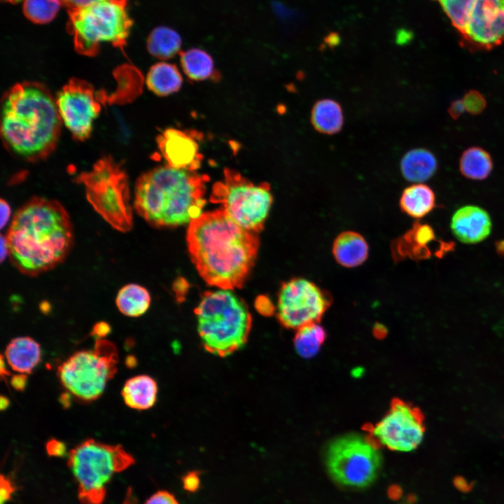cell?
I'll return each mask as SVG.
<instances>
[{
	"instance_id": "obj_37",
	"label": "cell",
	"mask_w": 504,
	"mask_h": 504,
	"mask_svg": "<svg viewBox=\"0 0 504 504\" xmlns=\"http://www.w3.org/2000/svg\"><path fill=\"white\" fill-rule=\"evenodd\" d=\"M46 449L48 454L50 456L62 457L66 454L65 444L55 438L47 442Z\"/></svg>"
},
{
	"instance_id": "obj_4",
	"label": "cell",
	"mask_w": 504,
	"mask_h": 504,
	"mask_svg": "<svg viewBox=\"0 0 504 504\" xmlns=\"http://www.w3.org/2000/svg\"><path fill=\"white\" fill-rule=\"evenodd\" d=\"M208 181L207 176L196 172L158 167L137 180L134 209L155 227L190 224L203 214Z\"/></svg>"
},
{
	"instance_id": "obj_18",
	"label": "cell",
	"mask_w": 504,
	"mask_h": 504,
	"mask_svg": "<svg viewBox=\"0 0 504 504\" xmlns=\"http://www.w3.org/2000/svg\"><path fill=\"white\" fill-rule=\"evenodd\" d=\"M435 240V232L428 224L415 223L403 236L393 244L394 258L409 257L414 260L430 256L428 244Z\"/></svg>"
},
{
	"instance_id": "obj_19",
	"label": "cell",
	"mask_w": 504,
	"mask_h": 504,
	"mask_svg": "<svg viewBox=\"0 0 504 504\" xmlns=\"http://www.w3.org/2000/svg\"><path fill=\"white\" fill-rule=\"evenodd\" d=\"M332 255L338 264L352 268L362 265L368 258V244L365 238L354 231H344L333 241Z\"/></svg>"
},
{
	"instance_id": "obj_12",
	"label": "cell",
	"mask_w": 504,
	"mask_h": 504,
	"mask_svg": "<svg viewBox=\"0 0 504 504\" xmlns=\"http://www.w3.org/2000/svg\"><path fill=\"white\" fill-rule=\"evenodd\" d=\"M370 440L377 447L410 451L421 442L425 433L424 416L412 404L393 398L385 415L377 423L364 426Z\"/></svg>"
},
{
	"instance_id": "obj_13",
	"label": "cell",
	"mask_w": 504,
	"mask_h": 504,
	"mask_svg": "<svg viewBox=\"0 0 504 504\" xmlns=\"http://www.w3.org/2000/svg\"><path fill=\"white\" fill-rule=\"evenodd\" d=\"M331 304L330 294L304 278L284 282L279 290L276 316L286 328L318 323Z\"/></svg>"
},
{
	"instance_id": "obj_40",
	"label": "cell",
	"mask_w": 504,
	"mask_h": 504,
	"mask_svg": "<svg viewBox=\"0 0 504 504\" xmlns=\"http://www.w3.org/2000/svg\"><path fill=\"white\" fill-rule=\"evenodd\" d=\"M111 332V326L106 322L100 321L94 324L91 335L97 339H102Z\"/></svg>"
},
{
	"instance_id": "obj_22",
	"label": "cell",
	"mask_w": 504,
	"mask_h": 504,
	"mask_svg": "<svg viewBox=\"0 0 504 504\" xmlns=\"http://www.w3.org/2000/svg\"><path fill=\"white\" fill-rule=\"evenodd\" d=\"M158 385L154 379L146 374L129 379L124 384L122 396L130 408L144 410L152 407L156 402Z\"/></svg>"
},
{
	"instance_id": "obj_2",
	"label": "cell",
	"mask_w": 504,
	"mask_h": 504,
	"mask_svg": "<svg viewBox=\"0 0 504 504\" xmlns=\"http://www.w3.org/2000/svg\"><path fill=\"white\" fill-rule=\"evenodd\" d=\"M5 237L11 263L22 274L36 276L65 260L74 230L61 203L35 197L18 209Z\"/></svg>"
},
{
	"instance_id": "obj_44",
	"label": "cell",
	"mask_w": 504,
	"mask_h": 504,
	"mask_svg": "<svg viewBox=\"0 0 504 504\" xmlns=\"http://www.w3.org/2000/svg\"><path fill=\"white\" fill-rule=\"evenodd\" d=\"M454 485L456 489L463 492L470 491L472 484L467 481L461 476L456 477L454 479Z\"/></svg>"
},
{
	"instance_id": "obj_47",
	"label": "cell",
	"mask_w": 504,
	"mask_h": 504,
	"mask_svg": "<svg viewBox=\"0 0 504 504\" xmlns=\"http://www.w3.org/2000/svg\"><path fill=\"white\" fill-rule=\"evenodd\" d=\"M0 246H1V262H3L4 260L8 257V248L6 239V237L4 234L1 235V241H0Z\"/></svg>"
},
{
	"instance_id": "obj_10",
	"label": "cell",
	"mask_w": 504,
	"mask_h": 504,
	"mask_svg": "<svg viewBox=\"0 0 504 504\" xmlns=\"http://www.w3.org/2000/svg\"><path fill=\"white\" fill-rule=\"evenodd\" d=\"M118 350L111 342L97 339L94 349L78 351L57 368L66 390L78 400L90 402L104 392L117 372Z\"/></svg>"
},
{
	"instance_id": "obj_32",
	"label": "cell",
	"mask_w": 504,
	"mask_h": 504,
	"mask_svg": "<svg viewBox=\"0 0 504 504\" xmlns=\"http://www.w3.org/2000/svg\"><path fill=\"white\" fill-rule=\"evenodd\" d=\"M442 7L453 27L460 34L473 0H435Z\"/></svg>"
},
{
	"instance_id": "obj_29",
	"label": "cell",
	"mask_w": 504,
	"mask_h": 504,
	"mask_svg": "<svg viewBox=\"0 0 504 504\" xmlns=\"http://www.w3.org/2000/svg\"><path fill=\"white\" fill-rule=\"evenodd\" d=\"M180 59L184 73L193 80L212 78L216 74L211 57L203 50L191 48L181 52Z\"/></svg>"
},
{
	"instance_id": "obj_15",
	"label": "cell",
	"mask_w": 504,
	"mask_h": 504,
	"mask_svg": "<svg viewBox=\"0 0 504 504\" xmlns=\"http://www.w3.org/2000/svg\"><path fill=\"white\" fill-rule=\"evenodd\" d=\"M463 43L489 50L504 42V0H473L464 27Z\"/></svg>"
},
{
	"instance_id": "obj_14",
	"label": "cell",
	"mask_w": 504,
	"mask_h": 504,
	"mask_svg": "<svg viewBox=\"0 0 504 504\" xmlns=\"http://www.w3.org/2000/svg\"><path fill=\"white\" fill-rule=\"evenodd\" d=\"M55 99L62 122L77 139H88L102 110V101L95 90L85 80L73 78Z\"/></svg>"
},
{
	"instance_id": "obj_8",
	"label": "cell",
	"mask_w": 504,
	"mask_h": 504,
	"mask_svg": "<svg viewBox=\"0 0 504 504\" xmlns=\"http://www.w3.org/2000/svg\"><path fill=\"white\" fill-rule=\"evenodd\" d=\"M85 190L88 201L113 228L129 232L133 225V211L126 173L111 158L97 161L76 178Z\"/></svg>"
},
{
	"instance_id": "obj_21",
	"label": "cell",
	"mask_w": 504,
	"mask_h": 504,
	"mask_svg": "<svg viewBox=\"0 0 504 504\" xmlns=\"http://www.w3.org/2000/svg\"><path fill=\"white\" fill-rule=\"evenodd\" d=\"M400 166L405 179L419 183L428 180L435 174L438 162L432 152L419 148L407 152L402 158Z\"/></svg>"
},
{
	"instance_id": "obj_38",
	"label": "cell",
	"mask_w": 504,
	"mask_h": 504,
	"mask_svg": "<svg viewBox=\"0 0 504 504\" xmlns=\"http://www.w3.org/2000/svg\"><path fill=\"white\" fill-rule=\"evenodd\" d=\"M465 111V109L462 99H456L451 102L448 108V113L454 120L459 118Z\"/></svg>"
},
{
	"instance_id": "obj_46",
	"label": "cell",
	"mask_w": 504,
	"mask_h": 504,
	"mask_svg": "<svg viewBox=\"0 0 504 504\" xmlns=\"http://www.w3.org/2000/svg\"><path fill=\"white\" fill-rule=\"evenodd\" d=\"M402 495L401 487L398 485H392L388 489V496L393 500L399 499Z\"/></svg>"
},
{
	"instance_id": "obj_23",
	"label": "cell",
	"mask_w": 504,
	"mask_h": 504,
	"mask_svg": "<svg viewBox=\"0 0 504 504\" xmlns=\"http://www.w3.org/2000/svg\"><path fill=\"white\" fill-rule=\"evenodd\" d=\"M399 204L404 213L414 218H421L435 207V195L427 185L414 183L404 189Z\"/></svg>"
},
{
	"instance_id": "obj_50",
	"label": "cell",
	"mask_w": 504,
	"mask_h": 504,
	"mask_svg": "<svg viewBox=\"0 0 504 504\" xmlns=\"http://www.w3.org/2000/svg\"><path fill=\"white\" fill-rule=\"evenodd\" d=\"M9 403H10V402L6 397H4V396L1 397L0 406H1V409L2 410L6 409L8 407V406L9 405Z\"/></svg>"
},
{
	"instance_id": "obj_48",
	"label": "cell",
	"mask_w": 504,
	"mask_h": 504,
	"mask_svg": "<svg viewBox=\"0 0 504 504\" xmlns=\"http://www.w3.org/2000/svg\"><path fill=\"white\" fill-rule=\"evenodd\" d=\"M375 336L382 337L386 335V328L382 325H376L373 330Z\"/></svg>"
},
{
	"instance_id": "obj_45",
	"label": "cell",
	"mask_w": 504,
	"mask_h": 504,
	"mask_svg": "<svg viewBox=\"0 0 504 504\" xmlns=\"http://www.w3.org/2000/svg\"><path fill=\"white\" fill-rule=\"evenodd\" d=\"M325 44L330 48L337 46L340 42V37L337 33L331 32L325 37Z\"/></svg>"
},
{
	"instance_id": "obj_34",
	"label": "cell",
	"mask_w": 504,
	"mask_h": 504,
	"mask_svg": "<svg viewBox=\"0 0 504 504\" xmlns=\"http://www.w3.org/2000/svg\"><path fill=\"white\" fill-rule=\"evenodd\" d=\"M17 491L16 486L10 477L4 475L0 478V504H6Z\"/></svg>"
},
{
	"instance_id": "obj_5",
	"label": "cell",
	"mask_w": 504,
	"mask_h": 504,
	"mask_svg": "<svg viewBox=\"0 0 504 504\" xmlns=\"http://www.w3.org/2000/svg\"><path fill=\"white\" fill-rule=\"evenodd\" d=\"M195 312L197 332L208 352L225 357L247 342L252 318L246 304L232 290L204 293Z\"/></svg>"
},
{
	"instance_id": "obj_41",
	"label": "cell",
	"mask_w": 504,
	"mask_h": 504,
	"mask_svg": "<svg viewBox=\"0 0 504 504\" xmlns=\"http://www.w3.org/2000/svg\"><path fill=\"white\" fill-rule=\"evenodd\" d=\"M0 211H1V229L2 230L8 223L10 214V206L7 201L1 199L0 201Z\"/></svg>"
},
{
	"instance_id": "obj_25",
	"label": "cell",
	"mask_w": 504,
	"mask_h": 504,
	"mask_svg": "<svg viewBox=\"0 0 504 504\" xmlns=\"http://www.w3.org/2000/svg\"><path fill=\"white\" fill-rule=\"evenodd\" d=\"M182 82L181 74L176 66L167 62L152 66L146 78L148 88L158 96H167L178 91Z\"/></svg>"
},
{
	"instance_id": "obj_36",
	"label": "cell",
	"mask_w": 504,
	"mask_h": 504,
	"mask_svg": "<svg viewBox=\"0 0 504 504\" xmlns=\"http://www.w3.org/2000/svg\"><path fill=\"white\" fill-rule=\"evenodd\" d=\"M182 484L183 489L190 493L197 491L200 486V477L197 471H190L183 476Z\"/></svg>"
},
{
	"instance_id": "obj_42",
	"label": "cell",
	"mask_w": 504,
	"mask_h": 504,
	"mask_svg": "<svg viewBox=\"0 0 504 504\" xmlns=\"http://www.w3.org/2000/svg\"><path fill=\"white\" fill-rule=\"evenodd\" d=\"M63 5L66 6L68 9L85 6L90 4L97 3L103 1L110 0H62Z\"/></svg>"
},
{
	"instance_id": "obj_16",
	"label": "cell",
	"mask_w": 504,
	"mask_h": 504,
	"mask_svg": "<svg viewBox=\"0 0 504 504\" xmlns=\"http://www.w3.org/2000/svg\"><path fill=\"white\" fill-rule=\"evenodd\" d=\"M196 132L168 128L157 137L158 147L167 162L173 168L196 172L202 155L200 152Z\"/></svg>"
},
{
	"instance_id": "obj_20",
	"label": "cell",
	"mask_w": 504,
	"mask_h": 504,
	"mask_svg": "<svg viewBox=\"0 0 504 504\" xmlns=\"http://www.w3.org/2000/svg\"><path fill=\"white\" fill-rule=\"evenodd\" d=\"M5 356L13 370L22 374L31 373L41 361V346L31 337H15L7 345Z\"/></svg>"
},
{
	"instance_id": "obj_31",
	"label": "cell",
	"mask_w": 504,
	"mask_h": 504,
	"mask_svg": "<svg viewBox=\"0 0 504 504\" xmlns=\"http://www.w3.org/2000/svg\"><path fill=\"white\" fill-rule=\"evenodd\" d=\"M62 5V0H24L22 10L31 22L46 24L55 18Z\"/></svg>"
},
{
	"instance_id": "obj_28",
	"label": "cell",
	"mask_w": 504,
	"mask_h": 504,
	"mask_svg": "<svg viewBox=\"0 0 504 504\" xmlns=\"http://www.w3.org/2000/svg\"><path fill=\"white\" fill-rule=\"evenodd\" d=\"M146 47L149 53L153 57L160 59H170L179 52L181 38L170 27H158L150 33Z\"/></svg>"
},
{
	"instance_id": "obj_35",
	"label": "cell",
	"mask_w": 504,
	"mask_h": 504,
	"mask_svg": "<svg viewBox=\"0 0 504 504\" xmlns=\"http://www.w3.org/2000/svg\"><path fill=\"white\" fill-rule=\"evenodd\" d=\"M144 504H179L175 496L165 490L158 491Z\"/></svg>"
},
{
	"instance_id": "obj_26",
	"label": "cell",
	"mask_w": 504,
	"mask_h": 504,
	"mask_svg": "<svg viewBox=\"0 0 504 504\" xmlns=\"http://www.w3.org/2000/svg\"><path fill=\"white\" fill-rule=\"evenodd\" d=\"M150 300V295L146 288L136 284H130L119 290L115 304L122 314L130 317H138L148 309Z\"/></svg>"
},
{
	"instance_id": "obj_3",
	"label": "cell",
	"mask_w": 504,
	"mask_h": 504,
	"mask_svg": "<svg viewBox=\"0 0 504 504\" xmlns=\"http://www.w3.org/2000/svg\"><path fill=\"white\" fill-rule=\"evenodd\" d=\"M61 123L56 99L41 84L18 83L6 94L1 136L18 155L29 160L48 155L56 146Z\"/></svg>"
},
{
	"instance_id": "obj_24",
	"label": "cell",
	"mask_w": 504,
	"mask_h": 504,
	"mask_svg": "<svg viewBox=\"0 0 504 504\" xmlns=\"http://www.w3.org/2000/svg\"><path fill=\"white\" fill-rule=\"evenodd\" d=\"M310 120L317 132L329 135L336 134L341 130L344 123L342 107L333 99H320L312 108Z\"/></svg>"
},
{
	"instance_id": "obj_33",
	"label": "cell",
	"mask_w": 504,
	"mask_h": 504,
	"mask_svg": "<svg viewBox=\"0 0 504 504\" xmlns=\"http://www.w3.org/2000/svg\"><path fill=\"white\" fill-rule=\"evenodd\" d=\"M463 102L465 111L471 115L481 113L486 106L484 97L477 90H470L463 96Z\"/></svg>"
},
{
	"instance_id": "obj_51",
	"label": "cell",
	"mask_w": 504,
	"mask_h": 504,
	"mask_svg": "<svg viewBox=\"0 0 504 504\" xmlns=\"http://www.w3.org/2000/svg\"><path fill=\"white\" fill-rule=\"evenodd\" d=\"M496 249L499 254L504 255V240L500 241L496 244Z\"/></svg>"
},
{
	"instance_id": "obj_43",
	"label": "cell",
	"mask_w": 504,
	"mask_h": 504,
	"mask_svg": "<svg viewBox=\"0 0 504 504\" xmlns=\"http://www.w3.org/2000/svg\"><path fill=\"white\" fill-rule=\"evenodd\" d=\"M12 386L18 391H23L27 385V376L26 374L20 373L13 375L11 378Z\"/></svg>"
},
{
	"instance_id": "obj_30",
	"label": "cell",
	"mask_w": 504,
	"mask_h": 504,
	"mask_svg": "<svg viewBox=\"0 0 504 504\" xmlns=\"http://www.w3.org/2000/svg\"><path fill=\"white\" fill-rule=\"evenodd\" d=\"M296 330L293 344L298 354L304 358L315 356L326 339L325 329L318 323H314Z\"/></svg>"
},
{
	"instance_id": "obj_27",
	"label": "cell",
	"mask_w": 504,
	"mask_h": 504,
	"mask_svg": "<svg viewBox=\"0 0 504 504\" xmlns=\"http://www.w3.org/2000/svg\"><path fill=\"white\" fill-rule=\"evenodd\" d=\"M493 169L490 154L479 146L465 150L459 160V170L465 178L481 181L486 178Z\"/></svg>"
},
{
	"instance_id": "obj_9",
	"label": "cell",
	"mask_w": 504,
	"mask_h": 504,
	"mask_svg": "<svg viewBox=\"0 0 504 504\" xmlns=\"http://www.w3.org/2000/svg\"><path fill=\"white\" fill-rule=\"evenodd\" d=\"M210 200L237 225L257 233L263 227L273 198L268 183H254L237 171L225 169L223 179L213 186Z\"/></svg>"
},
{
	"instance_id": "obj_52",
	"label": "cell",
	"mask_w": 504,
	"mask_h": 504,
	"mask_svg": "<svg viewBox=\"0 0 504 504\" xmlns=\"http://www.w3.org/2000/svg\"><path fill=\"white\" fill-rule=\"evenodd\" d=\"M126 364L128 365V367H134L136 364L135 358L133 356H129L127 358Z\"/></svg>"
},
{
	"instance_id": "obj_39",
	"label": "cell",
	"mask_w": 504,
	"mask_h": 504,
	"mask_svg": "<svg viewBox=\"0 0 504 504\" xmlns=\"http://www.w3.org/2000/svg\"><path fill=\"white\" fill-rule=\"evenodd\" d=\"M256 308L260 313L266 316H270L274 312V307L272 302L265 297L258 299Z\"/></svg>"
},
{
	"instance_id": "obj_7",
	"label": "cell",
	"mask_w": 504,
	"mask_h": 504,
	"mask_svg": "<svg viewBox=\"0 0 504 504\" xmlns=\"http://www.w3.org/2000/svg\"><path fill=\"white\" fill-rule=\"evenodd\" d=\"M126 5L127 0H110L68 9L76 50L93 56L103 43L122 49L132 25Z\"/></svg>"
},
{
	"instance_id": "obj_1",
	"label": "cell",
	"mask_w": 504,
	"mask_h": 504,
	"mask_svg": "<svg viewBox=\"0 0 504 504\" xmlns=\"http://www.w3.org/2000/svg\"><path fill=\"white\" fill-rule=\"evenodd\" d=\"M186 241L202 278L211 286L229 290L243 286L259 247L256 232L241 227L220 209L191 221Z\"/></svg>"
},
{
	"instance_id": "obj_53",
	"label": "cell",
	"mask_w": 504,
	"mask_h": 504,
	"mask_svg": "<svg viewBox=\"0 0 504 504\" xmlns=\"http://www.w3.org/2000/svg\"><path fill=\"white\" fill-rule=\"evenodd\" d=\"M4 1H7V2H9V3H12V4H16V3H18V2H20V1H22V0H4Z\"/></svg>"
},
{
	"instance_id": "obj_17",
	"label": "cell",
	"mask_w": 504,
	"mask_h": 504,
	"mask_svg": "<svg viewBox=\"0 0 504 504\" xmlns=\"http://www.w3.org/2000/svg\"><path fill=\"white\" fill-rule=\"evenodd\" d=\"M450 228L455 237L464 244H477L486 239L492 229L489 213L475 205H466L453 214Z\"/></svg>"
},
{
	"instance_id": "obj_49",
	"label": "cell",
	"mask_w": 504,
	"mask_h": 504,
	"mask_svg": "<svg viewBox=\"0 0 504 504\" xmlns=\"http://www.w3.org/2000/svg\"><path fill=\"white\" fill-rule=\"evenodd\" d=\"M122 504H135V499L134 498L131 491L127 493V496Z\"/></svg>"
},
{
	"instance_id": "obj_11",
	"label": "cell",
	"mask_w": 504,
	"mask_h": 504,
	"mask_svg": "<svg viewBox=\"0 0 504 504\" xmlns=\"http://www.w3.org/2000/svg\"><path fill=\"white\" fill-rule=\"evenodd\" d=\"M325 463L331 478L347 487L364 488L377 478L382 465L377 448L368 438L351 433L330 442Z\"/></svg>"
},
{
	"instance_id": "obj_6",
	"label": "cell",
	"mask_w": 504,
	"mask_h": 504,
	"mask_svg": "<svg viewBox=\"0 0 504 504\" xmlns=\"http://www.w3.org/2000/svg\"><path fill=\"white\" fill-rule=\"evenodd\" d=\"M134 457L120 444L87 439L68 454V467L82 504H103L113 477L132 465Z\"/></svg>"
}]
</instances>
